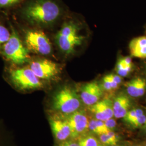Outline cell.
<instances>
[{
    "instance_id": "cell-5",
    "label": "cell",
    "mask_w": 146,
    "mask_h": 146,
    "mask_svg": "<svg viewBox=\"0 0 146 146\" xmlns=\"http://www.w3.org/2000/svg\"><path fill=\"white\" fill-rule=\"evenodd\" d=\"M9 78L11 84L19 90L37 89L43 87L41 79L37 77L30 68L11 69L9 72Z\"/></svg>"
},
{
    "instance_id": "cell-18",
    "label": "cell",
    "mask_w": 146,
    "mask_h": 146,
    "mask_svg": "<svg viewBox=\"0 0 146 146\" xmlns=\"http://www.w3.org/2000/svg\"><path fill=\"white\" fill-rule=\"evenodd\" d=\"M144 114V111L141 108H137L131 109L123 118V120L127 124L129 125L134 120Z\"/></svg>"
},
{
    "instance_id": "cell-21",
    "label": "cell",
    "mask_w": 146,
    "mask_h": 146,
    "mask_svg": "<svg viewBox=\"0 0 146 146\" xmlns=\"http://www.w3.org/2000/svg\"><path fill=\"white\" fill-rule=\"evenodd\" d=\"M146 122V115L143 114L140 116L138 117L135 120H134L129 125L133 129L139 128L142 127H143Z\"/></svg>"
},
{
    "instance_id": "cell-6",
    "label": "cell",
    "mask_w": 146,
    "mask_h": 146,
    "mask_svg": "<svg viewBox=\"0 0 146 146\" xmlns=\"http://www.w3.org/2000/svg\"><path fill=\"white\" fill-rule=\"evenodd\" d=\"M25 43L28 50L40 55H48L52 52V43L42 31L29 30L25 34Z\"/></svg>"
},
{
    "instance_id": "cell-30",
    "label": "cell",
    "mask_w": 146,
    "mask_h": 146,
    "mask_svg": "<svg viewBox=\"0 0 146 146\" xmlns=\"http://www.w3.org/2000/svg\"><path fill=\"white\" fill-rule=\"evenodd\" d=\"M144 128H145V131H146V123H145V125H144Z\"/></svg>"
},
{
    "instance_id": "cell-17",
    "label": "cell",
    "mask_w": 146,
    "mask_h": 146,
    "mask_svg": "<svg viewBox=\"0 0 146 146\" xmlns=\"http://www.w3.org/2000/svg\"><path fill=\"white\" fill-rule=\"evenodd\" d=\"M78 143L80 146H103L99 140L93 135H84L80 136Z\"/></svg>"
},
{
    "instance_id": "cell-23",
    "label": "cell",
    "mask_w": 146,
    "mask_h": 146,
    "mask_svg": "<svg viewBox=\"0 0 146 146\" xmlns=\"http://www.w3.org/2000/svg\"><path fill=\"white\" fill-rule=\"evenodd\" d=\"M102 89H104L107 92H112L114 90L113 88V86L111 84V82L110 79V78L108 77V75H106L102 80V84L101 86Z\"/></svg>"
},
{
    "instance_id": "cell-25",
    "label": "cell",
    "mask_w": 146,
    "mask_h": 146,
    "mask_svg": "<svg viewBox=\"0 0 146 146\" xmlns=\"http://www.w3.org/2000/svg\"><path fill=\"white\" fill-rule=\"evenodd\" d=\"M108 75H109L110 78H111L112 80H113L116 84H118L119 86L122 83V78L119 75H116L114 74H108Z\"/></svg>"
},
{
    "instance_id": "cell-14",
    "label": "cell",
    "mask_w": 146,
    "mask_h": 146,
    "mask_svg": "<svg viewBox=\"0 0 146 146\" xmlns=\"http://www.w3.org/2000/svg\"><path fill=\"white\" fill-rule=\"evenodd\" d=\"M131 55L135 58H146V36L134 38L129 44Z\"/></svg>"
},
{
    "instance_id": "cell-11",
    "label": "cell",
    "mask_w": 146,
    "mask_h": 146,
    "mask_svg": "<svg viewBox=\"0 0 146 146\" xmlns=\"http://www.w3.org/2000/svg\"><path fill=\"white\" fill-rule=\"evenodd\" d=\"M131 102L128 95L124 93L117 95L113 101L114 117L116 119L123 118L131 109Z\"/></svg>"
},
{
    "instance_id": "cell-8",
    "label": "cell",
    "mask_w": 146,
    "mask_h": 146,
    "mask_svg": "<svg viewBox=\"0 0 146 146\" xmlns=\"http://www.w3.org/2000/svg\"><path fill=\"white\" fill-rule=\"evenodd\" d=\"M66 121L70 127L73 138L84 135L88 130V118L84 110H78L69 114Z\"/></svg>"
},
{
    "instance_id": "cell-1",
    "label": "cell",
    "mask_w": 146,
    "mask_h": 146,
    "mask_svg": "<svg viewBox=\"0 0 146 146\" xmlns=\"http://www.w3.org/2000/svg\"><path fill=\"white\" fill-rule=\"evenodd\" d=\"M21 13L31 25L47 26L58 20L62 9L55 0H30L23 7Z\"/></svg>"
},
{
    "instance_id": "cell-19",
    "label": "cell",
    "mask_w": 146,
    "mask_h": 146,
    "mask_svg": "<svg viewBox=\"0 0 146 146\" xmlns=\"http://www.w3.org/2000/svg\"><path fill=\"white\" fill-rule=\"evenodd\" d=\"M11 35L9 31L0 23V50H1L3 45L9 40Z\"/></svg>"
},
{
    "instance_id": "cell-26",
    "label": "cell",
    "mask_w": 146,
    "mask_h": 146,
    "mask_svg": "<svg viewBox=\"0 0 146 146\" xmlns=\"http://www.w3.org/2000/svg\"><path fill=\"white\" fill-rule=\"evenodd\" d=\"M120 61L125 66H133L132 60L129 56H127V57L121 58Z\"/></svg>"
},
{
    "instance_id": "cell-31",
    "label": "cell",
    "mask_w": 146,
    "mask_h": 146,
    "mask_svg": "<svg viewBox=\"0 0 146 146\" xmlns=\"http://www.w3.org/2000/svg\"><path fill=\"white\" fill-rule=\"evenodd\" d=\"M145 146H146V145H145Z\"/></svg>"
},
{
    "instance_id": "cell-13",
    "label": "cell",
    "mask_w": 146,
    "mask_h": 146,
    "mask_svg": "<svg viewBox=\"0 0 146 146\" xmlns=\"http://www.w3.org/2000/svg\"><path fill=\"white\" fill-rule=\"evenodd\" d=\"M125 87L128 95L133 98H140L146 93V80L138 77L127 82Z\"/></svg>"
},
{
    "instance_id": "cell-15",
    "label": "cell",
    "mask_w": 146,
    "mask_h": 146,
    "mask_svg": "<svg viewBox=\"0 0 146 146\" xmlns=\"http://www.w3.org/2000/svg\"><path fill=\"white\" fill-rule=\"evenodd\" d=\"M88 129L98 135H101L110 131L104 123V121L92 119L89 121Z\"/></svg>"
},
{
    "instance_id": "cell-3",
    "label": "cell",
    "mask_w": 146,
    "mask_h": 146,
    "mask_svg": "<svg viewBox=\"0 0 146 146\" xmlns=\"http://www.w3.org/2000/svg\"><path fill=\"white\" fill-rule=\"evenodd\" d=\"M52 103L54 110L69 115L79 110L81 106V99L74 89L66 86L55 93Z\"/></svg>"
},
{
    "instance_id": "cell-24",
    "label": "cell",
    "mask_w": 146,
    "mask_h": 146,
    "mask_svg": "<svg viewBox=\"0 0 146 146\" xmlns=\"http://www.w3.org/2000/svg\"><path fill=\"white\" fill-rule=\"evenodd\" d=\"M104 123L110 131H114V129L117 125V122L113 117L105 121Z\"/></svg>"
},
{
    "instance_id": "cell-22",
    "label": "cell",
    "mask_w": 146,
    "mask_h": 146,
    "mask_svg": "<svg viewBox=\"0 0 146 146\" xmlns=\"http://www.w3.org/2000/svg\"><path fill=\"white\" fill-rule=\"evenodd\" d=\"M23 0H0V9H8L20 3Z\"/></svg>"
},
{
    "instance_id": "cell-29",
    "label": "cell",
    "mask_w": 146,
    "mask_h": 146,
    "mask_svg": "<svg viewBox=\"0 0 146 146\" xmlns=\"http://www.w3.org/2000/svg\"><path fill=\"white\" fill-rule=\"evenodd\" d=\"M123 146V145H119V144H117V145H113V146Z\"/></svg>"
},
{
    "instance_id": "cell-9",
    "label": "cell",
    "mask_w": 146,
    "mask_h": 146,
    "mask_svg": "<svg viewBox=\"0 0 146 146\" xmlns=\"http://www.w3.org/2000/svg\"><path fill=\"white\" fill-rule=\"evenodd\" d=\"M103 94V89L99 83L93 81L84 84L81 89L80 99L84 104L91 106L98 102Z\"/></svg>"
},
{
    "instance_id": "cell-20",
    "label": "cell",
    "mask_w": 146,
    "mask_h": 146,
    "mask_svg": "<svg viewBox=\"0 0 146 146\" xmlns=\"http://www.w3.org/2000/svg\"><path fill=\"white\" fill-rule=\"evenodd\" d=\"M132 67L133 66H125L119 60L116 64V70L121 77H125L131 72Z\"/></svg>"
},
{
    "instance_id": "cell-10",
    "label": "cell",
    "mask_w": 146,
    "mask_h": 146,
    "mask_svg": "<svg viewBox=\"0 0 146 146\" xmlns=\"http://www.w3.org/2000/svg\"><path fill=\"white\" fill-rule=\"evenodd\" d=\"M89 110L97 120L105 121L114 117L113 101L108 98L90 106Z\"/></svg>"
},
{
    "instance_id": "cell-2",
    "label": "cell",
    "mask_w": 146,
    "mask_h": 146,
    "mask_svg": "<svg viewBox=\"0 0 146 146\" xmlns=\"http://www.w3.org/2000/svg\"><path fill=\"white\" fill-rule=\"evenodd\" d=\"M59 49L66 55L72 54L76 48L80 46L84 36L78 33V28L73 21L65 22L55 37Z\"/></svg>"
},
{
    "instance_id": "cell-12",
    "label": "cell",
    "mask_w": 146,
    "mask_h": 146,
    "mask_svg": "<svg viewBox=\"0 0 146 146\" xmlns=\"http://www.w3.org/2000/svg\"><path fill=\"white\" fill-rule=\"evenodd\" d=\"M50 123L52 133L58 141H66L71 136L70 128L66 120L50 119Z\"/></svg>"
},
{
    "instance_id": "cell-27",
    "label": "cell",
    "mask_w": 146,
    "mask_h": 146,
    "mask_svg": "<svg viewBox=\"0 0 146 146\" xmlns=\"http://www.w3.org/2000/svg\"><path fill=\"white\" fill-rule=\"evenodd\" d=\"M59 146H80L78 142L73 141H65L62 142Z\"/></svg>"
},
{
    "instance_id": "cell-28",
    "label": "cell",
    "mask_w": 146,
    "mask_h": 146,
    "mask_svg": "<svg viewBox=\"0 0 146 146\" xmlns=\"http://www.w3.org/2000/svg\"><path fill=\"white\" fill-rule=\"evenodd\" d=\"M143 146V145H142L141 144H137V145H134V146Z\"/></svg>"
},
{
    "instance_id": "cell-16",
    "label": "cell",
    "mask_w": 146,
    "mask_h": 146,
    "mask_svg": "<svg viewBox=\"0 0 146 146\" xmlns=\"http://www.w3.org/2000/svg\"><path fill=\"white\" fill-rule=\"evenodd\" d=\"M99 140L103 146H113L118 144L120 137L114 131H110L100 135Z\"/></svg>"
},
{
    "instance_id": "cell-4",
    "label": "cell",
    "mask_w": 146,
    "mask_h": 146,
    "mask_svg": "<svg viewBox=\"0 0 146 146\" xmlns=\"http://www.w3.org/2000/svg\"><path fill=\"white\" fill-rule=\"evenodd\" d=\"M1 51L7 60L16 65L23 64L30 58L28 49L23 46L17 32L13 27L11 37L3 45Z\"/></svg>"
},
{
    "instance_id": "cell-7",
    "label": "cell",
    "mask_w": 146,
    "mask_h": 146,
    "mask_svg": "<svg viewBox=\"0 0 146 146\" xmlns=\"http://www.w3.org/2000/svg\"><path fill=\"white\" fill-rule=\"evenodd\" d=\"M29 68L40 79L50 80L60 73V67L56 63L47 59H38L32 61Z\"/></svg>"
}]
</instances>
